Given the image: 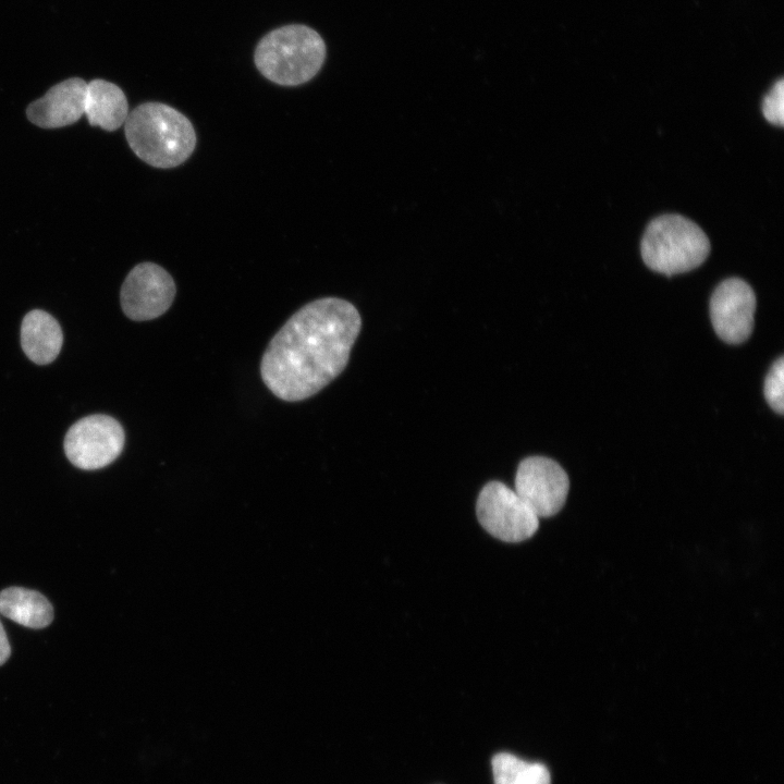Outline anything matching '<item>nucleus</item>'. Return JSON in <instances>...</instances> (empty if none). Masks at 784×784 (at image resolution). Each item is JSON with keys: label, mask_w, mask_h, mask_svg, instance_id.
Listing matches in <instances>:
<instances>
[{"label": "nucleus", "mask_w": 784, "mask_h": 784, "mask_svg": "<svg viewBox=\"0 0 784 784\" xmlns=\"http://www.w3.org/2000/svg\"><path fill=\"white\" fill-rule=\"evenodd\" d=\"M362 319L345 299L324 297L298 309L270 340L260 362L267 388L279 399H308L346 367Z\"/></svg>", "instance_id": "nucleus-1"}, {"label": "nucleus", "mask_w": 784, "mask_h": 784, "mask_svg": "<svg viewBox=\"0 0 784 784\" xmlns=\"http://www.w3.org/2000/svg\"><path fill=\"white\" fill-rule=\"evenodd\" d=\"M124 132L134 154L155 168L180 166L196 146V134L191 121L176 109L161 102H146L128 112Z\"/></svg>", "instance_id": "nucleus-2"}, {"label": "nucleus", "mask_w": 784, "mask_h": 784, "mask_svg": "<svg viewBox=\"0 0 784 784\" xmlns=\"http://www.w3.org/2000/svg\"><path fill=\"white\" fill-rule=\"evenodd\" d=\"M326 59V45L313 28L292 24L275 28L258 42L254 61L270 82L296 86L311 79Z\"/></svg>", "instance_id": "nucleus-3"}, {"label": "nucleus", "mask_w": 784, "mask_h": 784, "mask_svg": "<svg viewBox=\"0 0 784 784\" xmlns=\"http://www.w3.org/2000/svg\"><path fill=\"white\" fill-rule=\"evenodd\" d=\"M640 252L648 268L671 277L699 267L710 253V242L691 220L663 215L648 224Z\"/></svg>", "instance_id": "nucleus-4"}, {"label": "nucleus", "mask_w": 784, "mask_h": 784, "mask_svg": "<svg viewBox=\"0 0 784 784\" xmlns=\"http://www.w3.org/2000/svg\"><path fill=\"white\" fill-rule=\"evenodd\" d=\"M476 513L480 525L505 542L524 541L539 527V517L513 489L500 481H490L481 489Z\"/></svg>", "instance_id": "nucleus-5"}, {"label": "nucleus", "mask_w": 784, "mask_h": 784, "mask_svg": "<svg viewBox=\"0 0 784 784\" xmlns=\"http://www.w3.org/2000/svg\"><path fill=\"white\" fill-rule=\"evenodd\" d=\"M125 433L111 416L95 414L77 420L68 430L63 448L76 467L94 470L108 466L121 454Z\"/></svg>", "instance_id": "nucleus-6"}, {"label": "nucleus", "mask_w": 784, "mask_h": 784, "mask_svg": "<svg viewBox=\"0 0 784 784\" xmlns=\"http://www.w3.org/2000/svg\"><path fill=\"white\" fill-rule=\"evenodd\" d=\"M175 283L170 273L154 262L136 265L126 275L120 292L123 313L134 321L155 319L173 303Z\"/></svg>", "instance_id": "nucleus-7"}, {"label": "nucleus", "mask_w": 784, "mask_h": 784, "mask_svg": "<svg viewBox=\"0 0 784 784\" xmlns=\"http://www.w3.org/2000/svg\"><path fill=\"white\" fill-rule=\"evenodd\" d=\"M568 488L565 470L551 458L530 456L517 467L514 491L539 518L560 512Z\"/></svg>", "instance_id": "nucleus-8"}, {"label": "nucleus", "mask_w": 784, "mask_h": 784, "mask_svg": "<svg viewBox=\"0 0 784 784\" xmlns=\"http://www.w3.org/2000/svg\"><path fill=\"white\" fill-rule=\"evenodd\" d=\"M756 296L750 285L739 278H728L714 290L710 299V317L716 334L724 342L739 344L754 329Z\"/></svg>", "instance_id": "nucleus-9"}, {"label": "nucleus", "mask_w": 784, "mask_h": 784, "mask_svg": "<svg viewBox=\"0 0 784 784\" xmlns=\"http://www.w3.org/2000/svg\"><path fill=\"white\" fill-rule=\"evenodd\" d=\"M87 83L78 77L52 86L44 97L26 109L28 120L42 128H58L75 123L85 111Z\"/></svg>", "instance_id": "nucleus-10"}, {"label": "nucleus", "mask_w": 784, "mask_h": 784, "mask_svg": "<svg viewBox=\"0 0 784 784\" xmlns=\"http://www.w3.org/2000/svg\"><path fill=\"white\" fill-rule=\"evenodd\" d=\"M63 334L59 322L48 313L34 309L21 324V345L25 355L37 365H47L59 355Z\"/></svg>", "instance_id": "nucleus-11"}, {"label": "nucleus", "mask_w": 784, "mask_h": 784, "mask_svg": "<svg viewBox=\"0 0 784 784\" xmlns=\"http://www.w3.org/2000/svg\"><path fill=\"white\" fill-rule=\"evenodd\" d=\"M84 114L91 126L118 130L128 115L127 99L115 84L105 79L90 81L86 86Z\"/></svg>", "instance_id": "nucleus-12"}, {"label": "nucleus", "mask_w": 784, "mask_h": 784, "mask_svg": "<svg viewBox=\"0 0 784 784\" xmlns=\"http://www.w3.org/2000/svg\"><path fill=\"white\" fill-rule=\"evenodd\" d=\"M0 613L29 628L48 626L53 618L52 605L38 591L9 587L0 592Z\"/></svg>", "instance_id": "nucleus-13"}, {"label": "nucleus", "mask_w": 784, "mask_h": 784, "mask_svg": "<svg viewBox=\"0 0 784 784\" xmlns=\"http://www.w3.org/2000/svg\"><path fill=\"white\" fill-rule=\"evenodd\" d=\"M494 784H550L548 769L538 762H527L514 755L500 752L491 761Z\"/></svg>", "instance_id": "nucleus-14"}, {"label": "nucleus", "mask_w": 784, "mask_h": 784, "mask_svg": "<svg viewBox=\"0 0 784 784\" xmlns=\"http://www.w3.org/2000/svg\"><path fill=\"white\" fill-rule=\"evenodd\" d=\"M764 397L771 408L783 414L784 412V358L781 356L772 365L764 381Z\"/></svg>", "instance_id": "nucleus-15"}, {"label": "nucleus", "mask_w": 784, "mask_h": 784, "mask_svg": "<svg viewBox=\"0 0 784 784\" xmlns=\"http://www.w3.org/2000/svg\"><path fill=\"white\" fill-rule=\"evenodd\" d=\"M784 86L783 79H779L764 96L762 101V113L772 124L782 126L784 123Z\"/></svg>", "instance_id": "nucleus-16"}, {"label": "nucleus", "mask_w": 784, "mask_h": 784, "mask_svg": "<svg viewBox=\"0 0 784 784\" xmlns=\"http://www.w3.org/2000/svg\"><path fill=\"white\" fill-rule=\"evenodd\" d=\"M11 648L4 628L0 622V665H2L10 657Z\"/></svg>", "instance_id": "nucleus-17"}]
</instances>
